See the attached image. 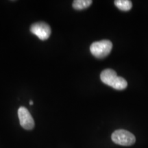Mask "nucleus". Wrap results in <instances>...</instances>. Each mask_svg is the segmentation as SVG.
Returning a JSON list of instances; mask_svg holds the SVG:
<instances>
[{
    "instance_id": "39448f33",
    "label": "nucleus",
    "mask_w": 148,
    "mask_h": 148,
    "mask_svg": "<svg viewBox=\"0 0 148 148\" xmlns=\"http://www.w3.org/2000/svg\"><path fill=\"white\" fill-rule=\"evenodd\" d=\"M18 116L22 127L27 130H31L34 128V121L30 112L25 107H19L18 110Z\"/></svg>"
},
{
    "instance_id": "f257e3e1",
    "label": "nucleus",
    "mask_w": 148,
    "mask_h": 148,
    "mask_svg": "<svg viewBox=\"0 0 148 148\" xmlns=\"http://www.w3.org/2000/svg\"><path fill=\"white\" fill-rule=\"evenodd\" d=\"M101 82L110 86L114 89L121 90L126 88L127 82L123 77L118 76L116 71L113 69H106L102 71L100 74Z\"/></svg>"
},
{
    "instance_id": "f03ea898",
    "label": "nucleus",
    "mask_w": 148,
    "mask_h": 148,
    "mask_svg": "<svg viewBox=\"0 0 148 148\" xmlns=\"http://www.w3.org/2000/svg\"><path fill=\"white\" fill-rule=\"evenodd\" d=\"M112 43L109 40H102L92 42L90 47L92 55L97 58H104L110 54Z\"/></svg>"
},
{
    "instance_id": "20e7f679",
    "label": "nucleus",
    "mask_w": 148,
    "mask_h": 148,
    "mask_svg": "<svg viewBox=\"0 0 148 148\" xmlns=\"http://www.w3.org/2000/svg\"><path fill=\"white\" fill-rule=\"evenodd\" d=\"M30 32L41 40H47L51 35V27L45 22H37L30 27Z\"/></svg>"
},
{
    "instance_id": "7ed1b4c3",
    "label": "nucleus",
    "mask_w": 148,
    "mask_h": 148,
    "mask_svg": "<svg viewBox=\"0 0 148 148\" xmlns=\"http://www.w3.org/2000/svg\"><path fill=\"white\" fill-rule=\"evenodd\" d=\"M112 140L114 143L122 146H130L136 141L134 135L125 130H116L111 136Z\"/></svg>"
},
{
    "instance_id": "6e6552de",
    "label": "nucleus",
    "mask_w": 148,
    "mask_h": 148,
    "mask_svg": "<svg viewBox=\"0 0 148 148\" xmlns=\"http://www.w3.org/2000/svg\"><path fill=\"white\" fill-rule=\"evenodd\" d=\"M29 105H33V103H33V101H29Z\"/></svg>"
},
{
    "instance_id": "0eeeda50",
    "label": "nucleus",
    "mask_w": 148,
    "mask_h": 148,
    "mask_svg": "<svg viewBox=\"0 0 148 148\" xmlns=\"http://www.w3.org/2000/svg\"><path fill=\"white\" fill-rule=\"evenodd\" d=\"M114 3V5L122 11H128L132 7V1L129 0H116Z\"/></svg>"
},
{
    "instance_id": "423d86ee",
    "label": "nucleus",
    "mask_w": 148,
    "mask_h": 148,
    "mask_svg": "<svg viewBox=\"0 0 148 148\" xmlns=\"http://www.w3.org/2000/svg\"><path fill=\"white\" fill-rule=\"evenodd\" d=\"M91 0H75L73 1L72 6L75 10H80L88 8L92 4Z\"/></svg>"
}]
</instances>
